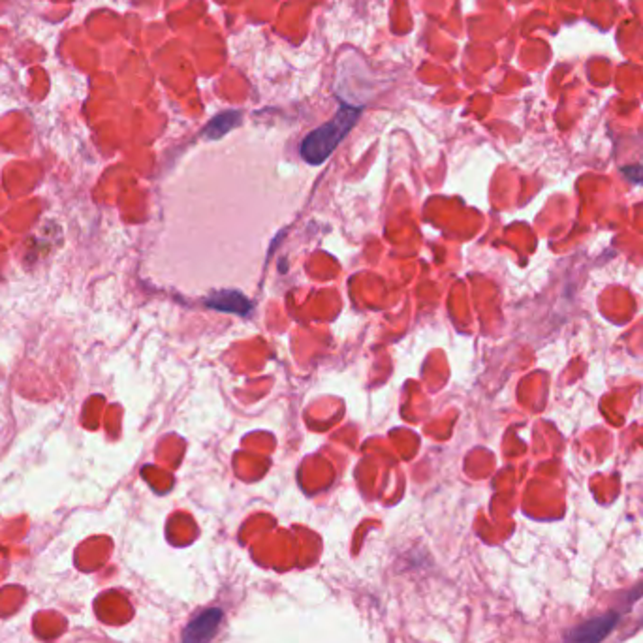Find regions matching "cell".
<instances>
[{"label": "cell", "instance_id": "1", "mask_svg": "<svg viewBox=\"0 0 643 643\" xmlns=\"http://www.w3.org/2000/svg\"><path fill=\"white\" fill-rule=\"evenodd\" d=\"M360 107L343 106L339 114L329 123L313 130L301 142V157L305 162L318 166L329 159V154L337 149V145L346 138L352 126L360 117Z\"/></svg>", "mask_w": 643, "mask_h": 643}, {"label": "cell", "instance_id": "5", "mask_svg": "<svg viewBox=\"0 0 643 643\" xmlns=\"http://www.w3.org/2000/svg\"><path fill=\"white\" fill-rule=\"evenodd\" d=\"M241 123V114L239 112H226V114H220L216 115L204 130V136L207 140H218V138H223L225 134H228V132L232 128H235L237 124Z\"/></svg>", "mask_w": 643, "mask_h": 643}, {"label": "cell", "instance_id": "2", "mask_svg": "<svg viewBox=\"0 0 643 643\" xmlns=\"http://www.w3.org/2000/svg\"><path fill=\"white\" fill-rule=\"evenodd\" d=\"M617 625H619L617 611H610L601 617H592L580 627L570 630L563 643H602Z\"/></svg>", "mask_w": 643, "mask_h": 643}, {"label": "cell", "instance_id": "4", "mask_svg": "<svg viewBox=\"0 0 643 643\" xmlns=\"http://www.w3.org/2000/svg\"><path fill=\"white\" fill-rule=\"evenodd\" d=\"M206 305L216 310H223V313H234V315H247L253 308V303L239 292H215L206 299Z\"/></svg>", "mask_w": 643, "mask_h": 643}, {"label": "cell", "instance_id": "3", "mask_svg": "<svg viewBox=\"0 0 643 643\" xmlns=\"http://www.w3.org/2000/svg\"><path fill=\"white\" fill-rule=\"evenodd\" d=\"M220 620H223V611L216 608L197 615L185 629L181 643H209L211 638L216 634Z\"/></svg>", "mask_w": 643, "mask_h": 643}]
</instances>
